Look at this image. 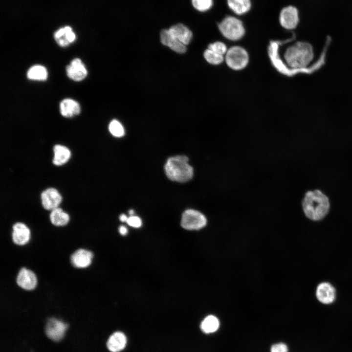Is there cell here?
Segmentation results:
<instances>
[{"mask_svg": "<svg viewBox=\"0 0 352 352\" xmlns=\"http://www.w3.org/2000/svg\"><path fill=\"white\" fill-rule=\"evenodd\" d=\"M302 205L305 216L313 221L324 219L330 207L329 198L319 190L308 191L303 199Z\"/></svg>", "mask_w": 352, "mask_h": 352, "instance_id": "1", "label": "cell"}, {"mask_svg": "<svg viewBox=\"0 0 352 352\" xmlns=\"http://www.w3.org/2000/svg\"><path fill=\"white\" fill-rule=\"evenodd\" d=\"M188 161V158L185 155L169 158L164 167L167 176L170 180L178 182L190 180L194 176V169Z\"/></svg>", "mask_w": 352, "mask_h": 352, "instance_id": "2", "label": "cell"}, {"mask_svg": "<svg viewBox=\"0 0 352 352\" xmlns=\"http://www.w3.org/2000/svg\"><path fill=\"white\" fill-rule=\"evenodd\" d=\"M284 59L288 66L292 68L306 66L313 57L312 46L305 42H298L286 50Z\"/></svg>", "mask_w": 352, "mask_h": 352, "instance_id": "3", "label": "cell"}, {"mask_svg": "<svg viewBox=\"0 0 352 352\" xmlns=\"http://www.w3.org/2000/svg\"><path fill=\"white\" fill-rule=\"evenodd\" d=\"M218 27L222 36L230 41L240 40L245 33L242 22L239 19L232 16L224 17L218 23Z\"/></svg>", "mask_w": 352, "mask_h": 352, "instance_id": "4", "label": "cell"}, {"mask_svg": "<svg viewBox=\"0 0 352 352\" xmlns=\"http://www.w3.org/2000/svg\"><path fill=\"white\" fill-rule=\"evenodd\" d=\"M249 62V55L247 50L240 45H233L228 48L224 55L226 66L234 71L245 68Z\"/></svg>", "mask_w": 352, "mask_h": 352, "instance_id": "5", "label": "cell"}, {"mask_svg": "<svg viewBox=\"0 0 352 352\" xmlns=\"http://www.w3.org/2000/svg\"><path fill=\"white\" fill-rule=\"evenodd\" d=\"M206 217L200 212L192 209L185 210L182 215L181 225L187 230H199L206 226Z\"/></svg>", "mask_w": 352, "mask_h": 352, "instance_id": "6", "label": "cell"}, {"mask_svg": "<svg viewBox=\"0 0 352 352\" xmlns=\"http://www.w3.org/2000/svg\"><path fill=\"white\" fill-rule=\"evenodd\" d=\"M67 328V324L53 317L48 320L45 328V332L50 339L55 342H59L64 337Z\"/></svg>", "mask_w": 352, "mask_h": 352, "instance_id": "7", "label": "cell"}, {"mask_svg": "<svg viewBox=\"0 0 352 352\" xmlns=\"http://www.w3.org/2000/svg\"><path fill=\"white\" fill-rule=\"evenodd\" d=\"M299 21V12L295 6H287L280 11L279 22L284 28L286 30L295 29L298 25Z\"/></svg>", "mask_w": 352, "mask_h": 352, "instance_id": "8", "label": "cell"}, {"mask_svg": "<svg viewBox=\"0 0 352 352\" xmlns=\"http://www.w3.org/2000/svg\"><path fill=\"white\" fill-rule=\"evenodd\" d=\"M42 204L47 210H52L58 207L62 198L59 192L55 188H49L41 194Z\"/></svg>", "mask_w": 352, "mask_h": 352, "instance_id": "9", "label": "cell"}, {"mask_svg": "<svg viewBox=\"0 0 352 352\" xmlns=\"http://www.w3.org/2000/svg\"><path fill=\"white\" fill-rule=\"evenodd\" d=\"M16 281L20 287L27 290L34 289L37 284V279L35 274L31 270L24 267L19 271Z\"/></svg>", "mask_w": 352, "mask_h": 352, "instance_id": "10", "label": "cell"}, {"mask_svg": "<svg viewBox=\"0 0 352 352\" xmlns=\"http://www.w3.org/2000/svg\"><path fill=\"white\" fill-rule=\"evenodd\" d=\"M67 76L75 81H81L87 76L88 71L79 58L74 59L66 67Z\"/></svg>", "mask_w": 352, "mask_h": 352, "instance_id": "11", "label": "cell"}, {"mask_svg": "<svg viewBox=\"0 0 352 352\" xmlns=\"http://www.w3.org/2000/svg\"><path fill=\"white\" fill-rule=\"evenodd\" d=\"M316 295L318 301L322 304H330L335 300L336 291L330 284L323 282L317 286Z\"/></svg>", "mask_w": 352, "mask_h": 352, "instance_id": "12", "label": "cell"}, {"mask_svg": "<svg viewBox=\"0 0 352 352\" xmlns=\"http://www.w3.org/2000/svg\"><path fill=\"white\" fill-rule=\"evenodd\" d=\"M168 30L174 38L185 45H188L192 39L193 33L192 31L183 23H178L174 24L169 27Z\"/></svg>", "mask_w": 352, "mask_h": 352, "instance_id": "13", "label": "cell"}, {"mask_svg": "<svg viewBox=\"0 0 352 352\" xmlns=\"http://www.w3.org/2000/svg\"><path fill=\"white\" fill-rule=\"evenodd\" d=\"M12 238L13 242L19 245L26 244L30 238V231L23 223L17 222L12 227Z\"/></svg>", "mask_w": 352, "mask_h": 352, "instance_id": "14", "label": "cell"}, {"mask_svg": "<svg viewBox=\"0 0 352 352\" xmlns=\"http://www.w3.org/2000/svg\"><path fill=\"white\" fill-rule=\"evenodd\" d=\"M92 258L93 254L91 252L84 249H79L72 254L70 260L74 266L84 268L91 264Z\"/></svg>", "mask_w": 352, "mask_h": 352, "instance_id": "15", "label": "cell"}, {"mask_svg": "<svg viewBox=\"0 0 352 352\" xmlns=\"http://www.w3.org/2000/svg\"><path fill=\"white\" fill-rule=\"evenodd\" d=\"M161 43L168 46L178 53H184L186 51V45L174 38L168 31V29H163L160 32Z\"/></svg>", "mask_w": 352, "mask_h": 352, "instance_id": "16", "label": "cell"}, {"mask_svg": "<svg viewBox=\"0 0 352 352\" xmlns=\"http://www.w3.org/2000/svg\"><path fill=\"white\" fill-rule=\"evenodd\" d=\"M54 37L59 45L66 47L74 42L76 39V35L71 27L66 26L55 31Z\"/></svg>", "mask_w": 352, "mask_h": 352, "instance_id": "17", "label": "cell"}, {"mask_svg": "<svg viewBox=\"0 0 352 352\" xmlns=\"http://www.w3.org/2000/svg\"><path fill=\"white\" fill-rule=\"evenodd\" d=\"M127 338L122 332L116 331L113 333L107 342V347L111 352H119L126 347Z\"/></svg>", "mask_w": 352, "mask_h": 352, "instance_id": "18", "label": "cell"}, {"mask_svg": "<svg viewBox=\"0 0 352 352\" xmlns=\"http://www.w3.org/2000/svg\"><path fill=\"white\" fill-rule=\"evenodd\" d=\"M61 114L65 117H72L78 115L81 111L80 106L76 101L66 98L63 100L60 104Z\"/></svg>", "mask_w": 352, "mask_h": 352, "instance_id": "19", "label": "cell"}, {"mask_svg": "<svg viewBox=\"0 0 352 352\" xmlns=\"http://www.w3.org/2000/svg\"><path fill=\"white\" fill-rule=\"evenodd\" d=\"M54 156L53 163L56 166H61L66 163L71 156V152L66 147L61 145H56L53 147Z\"/></svg>", "mask_w": 352, "mask_h": 352, "instance_id": "20", "label": "cell"}, {"mask_svg": "<svg viewBox=\"0 0 352 352\" xmlns=\"http://www.w3.org/2000/svg\"><path fill=\"white\" fill-rule=\"evenodd\" d=\"M229 8L236 15H242L251 9V0H227Z\"/></svg>", "mask_w": 352, "mask_h": 352, "instance_id": "21", "label": "cell"}, {"mask_svg": "<svg viewBox=\"0 0 352 352\" xmlns=\"http://www.w3.org/2000/svg\"><path fill=\"white\" fill-rule=\"evenodd\" d=\"M50 220L53 225L62 226L66 225L68 222L69 216L61 208L58 207L51 210Z\"/></svg>", "mask_w": 352, "mask_h": 352, "instance_id": "22", "label": "cell"}, {"mask_svg": "<svg viewBox=\"0 0 352 352\" xmlns=\"http://www.w3.org/2000/svg\"><path fill=\"white\" fill-rule=\"evenodd\" d=\"M27 76L29 79L32 80L44 81L47 78V71L44 66L36 65L28 69Z\"/></svg>", "mask_w": 352, "mask_h": 352, "instance_id": "23", "label": "cell"}, {"mask_svg": "<svg viewBox=\"0 0 352 352\" xmlns=\"http://www.w3.org/2000/svg\"><path fill=\"white\" fill-rule=\"evenodd\" d=\"M219 326L220 322L216 316L210 315L206 317L202 321L200 328L203 332L209 333L216 331Z\"/></svg>", "mask_w": 352, "mask_h": 352, "instance_id": "24", "label": "cell"}, {"mask_svg": "<svg viewBox=\"0 0 352 352\" xmlns=\"http://www.w3.org/2000/svg\"><path fill=\"white\" fill-rule=\"evenodd\" d=\"M206 62L213 66H219L224 62V56L219 54L213 50L207 48L203 53Z\"/></svg>", "mask_w": 352, "mask_h": 352, "instance_id": "25", "label": "cell"}, {"mask_svg": "<svg viewBox=\"0 0 352 352\" xmlns=\"http://www.w3.org/2000/svg\"><path fill=\"white\" fill-rule=\"evenodd\" d=\"M191 3L196 10L204 12L211 8L213 4V0H191Z\"/></svg>", "mask_w": 352, "mask_h": 352, "instance_id": "26", "label": "cell"}, {"mask_svg": "<svg viewBox=\"0 0 352 352\" xmlns=\"http://www.w3.org/2000/svg\"><path fill=\"white\" fill-rule=\"evenodd\" d=\"M109 130L110 133L115 137H120L125 134V131L123 126L116 120H113L110 122Z\"/></svg>", "mask_w": 352, "mask_h": 352, "instance_id": "27", "label": "cell"}, {"mask_svg": "<svg viewBox=\"0 0 352 352\" xmlns=\"http://www.w3.org/2000/svg\"><path fill=\"white\" fill-rule=\"evenodd\" d=\"M207 48L223 56L225 55L228 49L224 43L219 41L210 44Z\"/></svg>", "mask_w": 352, "mask_h": 352, "instance_id": "28", "label": "cell"}, {"mask_svg": "<svg viewBox=\"0 0 352 352\" xmlns=\"http://www.w3.org/2000/svg\"><path fill=\"white\" fill-rule=\"evenodd\" d=\"M127 223L129 225L134 228H139L142 225L141 219L136 216H131L128 218Z\"/></svg>", "mask_w": 352, "mask_h": 352, "instance_id": "29", "label": "cell"}, {"mask_svg": "<svg viewBox=\"0 0 352 352\" xmlns=\"http://www.w3.org/2000/svg\"><path fill=\"white\" fill-rule=\"evenodd\" d=\"M287 351L286 345L282 343L274 344L271 348V352H287Z\"/></svg>", "mask_w": 352, "mask_h": 352, "instance_id": "30", "label": "cell"}, {"mask_svg": "<svg viewBox=\"0 0 352 352\" xmlns=\"http://www.w3.org/2000/svg\"><path fill=\"white\" fill-rule=\"evenodd\" d=\"M119 232L122 235H126L128 233V229L124 226H120L119 228Z\"/></svg>", "mask_w": 352, "mask_h": 352, "instance_id": "31", "label": "cell"}, {"mask_svg": "<svg viewBox=\"0 0 352 352\" xmlns=\"http://www.w3.org/2000/svg\"><path fill=\"white\" fill-rule=\"evenodd\" d=\"M128 218L125 214H121L119 217V220L122 222H125L127 221Z\"/></svg>", "mask_w": 352, "mask_h": 352, "instance_id": "32", "label": "cell"}, {"mask_svg": "<svg viewBox=\"0 0 352 352\" xmlns=\"http://www.w3.org/2000/svg\"><path fill=\"white\" fill-rule=\"evenodd\" d=\"M129 213L131 216H132L134 214V211L133 210H130Z\"/></svg>", "mask_w": 352, "mask_h": 352, "instance_id": "33", "label": "cell"}]
</instances>
